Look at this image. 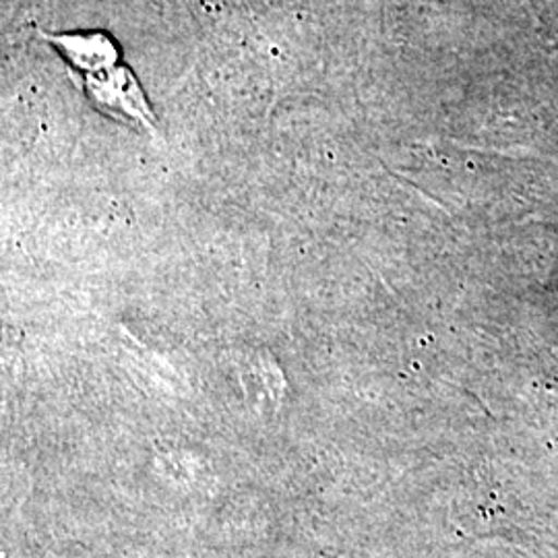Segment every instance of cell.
<instances>
[{
	"label": "cell",
	"instance_id": "1",
	"mask_svg": "<svg viewBox=\"0 0 558 558\" xmlns=\"http://www.w3.org/2000/svg\"><path fill=\"white\" fill-rule=\"evenodd\" d=\"M83 85L100 110L114 119L126 122H140L149 126L151 110L145 100V94L135 80V75L126 66H112L100 73L83 75Z\"/></svg>",
	"mask_w": 558,
	"mask_h": 558
},
{
	"label": "cell",
	"instance_id": "2",
	"mask_svg": "<svg viewBox=\"0 0 558 558\" xmlns=\"http://www.w3.org/2000/svg\"><path fill=\"white\" fill-rule=\"evenodd\" d=\"M64 59L75 66L81 75L100 73L117 66L119 50L106 34H60L46 36Z\"/></svg>",
	"mask_w": 558,
	"mask_h": 558
}]
</instances>
